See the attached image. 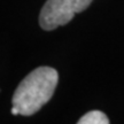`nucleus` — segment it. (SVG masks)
I'll return each instance as SVG.
<instances>
[{
  "mask_svg": "<svg viewBox=\"0 0 124 124\" xmlns=\"http://www.w3.org/2000/svg\"><path fill=\"white\" fill-rule=\"evenodd\" d=\"M93 0H47L39 14V25L52 31L66 25L77 13L84 12Z\"/></svg>",
  "mask_w": 124,
  "mask_h": 124,
  "instance_id": "f03ea898",
  "label": "nucleus"
},
{
  "mask_svg": "<svg viewBox=\"0 0 124 124\" xmlns=\"http://www.w3.org/2000/svg\"><path fill=\"white\" fill-rule=\"evenodd\" d=\"M59 80V74L52 67H38L18 84L14 92L13 106L20 115L36 114L53 97Z\"/></svg>",
  "mask_w": 124,
  "mask_h": 124,
  "instance_id": "f257e3e1",
  "label": "nucleus"
},
{
  "mask_svg": "<svg viewBox=\"0 0 124 124\" xmlns=\"http://www.w3.org/2000/svg\"><path fill=\"white\" fill-rule=\"evenodd\" d=\"M78 124H108L109 120L106 114L100 110H91L80 117Z\"/></svg>",
  "mask_w": 124,
  "mask_h": 124,
  "instance_id": "7ed1b4c3",
  "label": "nucleus"
},
{
  "mask_svg": "<svg viewBox=\"0 0 124 124\" xmlns=\"http://www.w3.org/2000/svg\"><path fill=\"white\" fill-rule=\"evenodd\" d=\"M10 113H12L13 115H20V113H18V110H17V108H16V107H14V106H13V108H12Z\"/></svg>",
  "mask_w": 124,
  "mask_h": 124,
  "instance_id": "20e7f679",
  "label": "nucleus"
}]
</instances>
